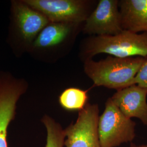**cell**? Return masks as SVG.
<instances>
[{
  "mask_svg": "<svg viewBox=\"0 0 147 147\" xmlns=\"http://www.w3.org/2000/svg\"><path fill=\"white\" fill-rule=\"evenodd\" d=\"M146 57L119 58L109 56L99 61H84V73L95 87L116 90L135 84V78Z\"/></svg>",
  "mask_w": 147,
  "mask_h": 147,
  "instance_id": "1",
  "label": "cell"
},
{
  "mask_svg": "<svg viewBox=\"0 0 147 147\" xmlns=\"http://www.w3.org/2000/svg\"><path fill=\"white\" fill-rule=\"evenodd\" d=\"M100 53L116 57H147V32L123 30L113 36H89L82 40L79 56L84 62Z\"/></svg>",
  "mask_w": 147,
  "mask_h": 147,
  "instance_id": "2",
  "label": "cell"
},
{
  "mask_svg": "<svg viewBox=\"0 0 147 147\" xmlns=\"http://www.w3.org/2000/svg\"><path fill=\"white\" fill-rule=\"evenodd\" d=\"M136 123L124 116L111 98L98 121V131L101 147H117L135 138Z\"/></svg>",
  "mask_w": 147,
  "mask_h": 147,
  "instance_id": "3",
  "label": "cell"
},
{
  "mask_svg": "<svg viewBox=\"0 0 147 147\" xmlns=\"http://www.w3.org/2000/svg\"><path fill=\"white\" fill-rule=\"evenodd\" d=\"M51 22L84 24L98 2L92 0H22Z\"/></svg>",
  "mask_w": 147,
  "mask_h": 147,
  "instance_id": "4",
  "label": "cell"
},
{
  "mask_svg": "<svg viewBox=\"0 0 147 147\" xmlns=\"http://www.w3.org/2000/svg\"><path fill=\"white\" fill-rule=\"evenodd\" d=\"M28 86L25 80L0 71V147H8V127L16 117L18 102Z\"/></svg>",
  "mask_w": 147,
  "mask_h": 147,
  "instance_id": "5",
  "label": "cell"
},
{
  "mask_svg": "<svg viewBox=\"0 0 147 147\" xmlns=\"http://www.w3.org/2000/svg\"><path fill=\"white\" fill-rule=\"evenodd\" d=\"M98 104L89 102L78 112L76 121L64 129L66 147H101L98 135Z\"/></svg>",
  "mask_w": 147,
  "mask_h": 147,
  "instance_id": "6",
  "label": "cell"
},
{
  "mask_svg": "<svg viewBox=\"0 0 147 147\" xmlns=\"http://www.w3.org/2000/svg\"><path fill=\"white\" fill-rule=\"evenodd\" d=\"M119 1L99 0L84 23L82 32L89 36H113L123 31Z\"/></svg>",
  "mask_w": 147,
  "mask_h": 147,
  "instance_id": "7",
  "label": "cell"
},
{
  "mask_svg": "<svg viewBox=\"0 0 147 147\" xmlns=\"http://www.w3.org/2000/svg\"><path fill=\"white\" fill-rule=\"evenodd\" d=\"M84 24L50 22L38 34L32 44L33 49L51 52L62 49H71L82 32Z\"/></svg>",
  "mask_w": 147,
  "mask_h": 147,
  "instance_id": "8",
  "label": "cell"
},
{
  "mask_svg": "<svg viewBox=\"0 0 147 147\" xmlns=\"http://www.w3.org/2000/svg\"><path fill=\"white\" fill-rule=\"evenodd\" d=\"M14 20L23 42L31 44L50 21L40 12L32 8L22 0L12 2Z\"/></svg>",
  "mask_w": 147,
  "mask_h": 147,
  "instance_id": "9",
  "label": "cell"
},
{
  "mask_svg": "<svg viewBox=\"0 0 147 147\" xmlns=\"http://www.w3.org/2000/svg\"><path fill=\"white\" fill-rule=\"evenodd\" d=\"M147 88L135 84L117 90L111 99L124 116L147 125Z\"/></svg>",
  "mask_w": 147,
  "mask_h": 147,
  "instance_id": "10",
  "label": "cell"
},
{
  "mask_svg": "<svg viewBox=\"0 0 147 147\" xmlns=\"http://www.w3.org/2000/svg\"><path fill=\"white\" fill-rule=\"evenodd\" d=\"M119 8L123 30L147 32V0H121Z\"/></svg>",
  "mask_w": 147,
  "mask_h": 147,
  "instance_id": "11",
  "label": "cell"
},
{
  "mask_svg": "<svg viewBox=\"0 0 147 147\" xmlns=\"http://www.w3.org/2000/svg\"><path fill=\"white\" fill-rule=\"evenodd\" d=\"M88 90L76 87L64 89L59 96L61 106L68 111H80L88 104Z\"/></svg>",
  "mask_w": 147,
  "mask_h": 147,
  "instance_id": "12",
  "label": "cell"
},
{
  "mask_svg": "<svg viewBox=\"0 0 147 147\" xmlns=\"http://www.w3.org/2000/svg\"><path fill=\"white\" fill-rule=\"evenodd\" d=\"M41 121L47 131L45 147H63L65 140V133L61 125L48 115L43 116Z\"/></svg>",
  "mask_w": 147,
  "mask_h": 147,
  "instance_id": "13",
  "label": "cell"
},
{
  "mask_svg": "<svg viewBox=\"0 0 147 147\" xmlns=\"http://www.w3.org/2000/svg\"><path fill=\"white\" fill-rule=\"evenodd\" d=\"M135 84L147 88V57L137 74Z\"/></svg>",
  "mask_w": 147,
  "mask_h": 147,
  "instance_id": "14",
  "label": "cell"
},
{
  "mask_svg": "<svg viewBox=\"0 0 147 147\" xmlns=\"http://www.w3.org/2000/svg\"><path fill=\"white\" fill-rule=\"evenodd\" d=\"M130 147H147V144H143V145H141V146H136V145L134 144V143H131Z\"/></svg>",
  "mask_w": 147,
  "mask_h": 147,
  "instance_id": "15",
  "label": "cell"
}]
</instances>
